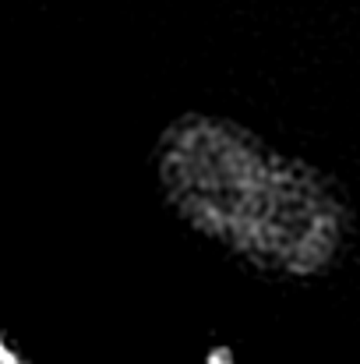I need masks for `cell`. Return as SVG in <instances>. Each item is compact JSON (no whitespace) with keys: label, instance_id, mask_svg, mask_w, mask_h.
Segmentation results:
<instances>
[{"label":"cell","instance_id":"2","mask_svg":"<svg viewBox=\"0 0 360 364\" xmlns=\"http://www.w3.org/2000/svg\"><path fill=\"white\" fill-rule=\"evenodd\" d=\"M0 364H21L14 354H11V347H7V343H0Z\"/></svg>","mask_w":360,"mask_h":364},{"label":"cell","instance_id":"1","mask_svg":"<svg viewBox=\"0 0 360 364\" xmlns=\"http://www.w3.org/2000/svg\"><path fill=\"white\" fill-rule=\"evenodd\" d=\"M156 177L184 223L265 272L318 276L350 237V209L325 173L223 117L170 124Z\"/></svg>","mask_w":360,"mask_h":364}]
</instances>
